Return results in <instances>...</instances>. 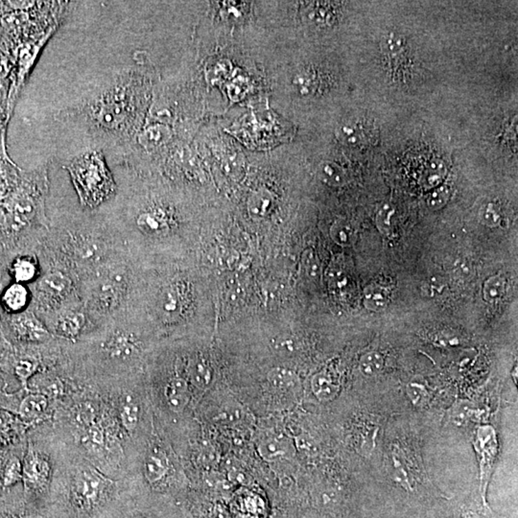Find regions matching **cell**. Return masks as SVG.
Listing matches in <instances>:
<instances>
[{
    "instance_id": "obj_8",
    "label": "cell",
    "mask_w": 518,
    "mask_h": 518,
    "mask_svg": "<svg viewBox=\"0 0 518 518\" xmlns=\"http://www.w3.org/2000/svg\"><path fill=\"white\" fill-rule=\"evenodd\" d=\"M165 397L171 411L182 413L190 400L189 388L187 381L182 377L172 378L166 385Z\"/></svg>"
},
{
    "instance_id": "obj_43",
    "label": "cell",
    "mask_w": 518,
    "mask_h": 518,
    "mask_svg": "<svg viewBox=\"0 0 518 518\" xmlns=\"http://www.w3.org/2000/svg\"><path fill=\"white\" fill-rule=\"evenodd\" d=\"M0 160L11 163V160H10L8 155H7L6 149H5L3 128H2L1 121H0Z\"/></svg>"
},
{
    "instance_id": "obj_39",
    "label": "cell",
    "mask_w": 518,
    "mask_h": 518,
    "mask_svg": "<svg viewBox=\"0 0 518 518\" xmlns=\"http://www.w3.org/2000/svg\"><path fill=\"white\" fill-rule=\"evenodd\" d=\"M407 395L415 406H422L428 402V391L424 384L417 381H413L408 384Z\"/></svg>"
},
{
    "instance_id": "obj_19",
    "label": "cell",
    "mask_w": 518,
    "mask_h": 518,
    "mask_svg": "<svg viewBox=\"0 0 518 518\" xmlns=\"http://www.w3.org/2000/svg\"><path fill=\"white\" fill-rule=\"evenodd\" d=\"M319 179L324 185L332 187H341L348 182L346 171L338 163L333 161H324L318 169Z\"/></svg>"
},
{
    "instance_id": "obj_34",
    "label": "cell",
    "mask_w": 518,
    "mask_h": 518,
    "mask_svg": "<svg viewBox=\"0 0 518 518\" xmlns=\"http://www.w3.org/2000/svg\"><path fill=\"white\" fill-rule=\"evenodd\" d=\"M273 351L282 356H293L299 351L300 343L293 335H280L273 340Z\"/></svg>"
},
{
    "instance_id": "obj_42",
    "label": "cell",
    "mask_w": 518,
    "mask_h": 518,
    "mask_svg": "<svg viewBox=\"0 0 518 518\" xmlns=\"http://www.w3.org/2000/svg\"><path fill=\"white\" fill-rule=\"evenodd\" d=\"M87 441L90 446L97 448L104 444V433L97 425L90 427L87 435Z\"/></svg>"
},
{
    "instance_id": "obj_18",
    "label": "cell",
    "mask_w": 518,
    "mask_h": 518,
    "mask_svg": "<svg viewBox=\"0 0 518 518\" xmlns=\"http://www.w3.org/2000/svg\"><path fill=\"white\" fill-rule=\"evenodd\" d=\"M336 136L342 143L351 147H358L366 143V132L362 124L349 121L338 127Z\"/></svg>"
},
{
    "instance_id": "obj_25",
    "label": "cell",
    "mask_w": 518,
    "mask_h": 518,
    "mask_svg": "<svg viewBox=\"0 0 518 518\" xmlns=\"http://www.w3.org/2000/svg\"><path fill=\"white\" fill-rule=\"evenodd\" d=\"M170 130L165 126L156 125L146 129L139 136V143L143 147L153 149L160 147L170 138Z\"/></svg>"
},
{
    "instance_id": "obj_13",
    "label": "cell",
    "mask_w": 518,
    "mask_h": 518,
    "mask_svg": "<svg viewBox=\"0 0 518 518\" xmlns=\"http://www.w3.org/2000/svg\"><path fill=\"white\" fill-rule=\"evenodd\" d=\"M136 224L143 233L150 236H161L169 228L168 217L160 209L143 212L138 217Z\"/></svg>"
},
{
    "instance_id": "obj_23",
    "label": "cell",
    "mask_w": 518,
    "mask_h": 518,
    "mask_svg": "<svg viewBox=\"0 0 518 518\" xmlns=\"http://www.w3.org/2000/svg\"><path fill=\"white\" fill-rule=\"evenodd\" d=\"M447 168L442 160H435L430 161L424 168L422 176V183L427 189H433L442 185V180L446 178Z\"/></svg>"
},
{
    "instance_id": "obj_26",
    "label": "cell",
    "mask_w": 518,
    "mask_h": 518,
    "mask_svg": "<svg viewBox=\"0 0 518 518\" xmlns=\"http://www.w3.org/2000/svg\"><path fill=\"white\" fill-rule=\"evenodd\" d=\"M19 420L14 415L6 411H0V446H5L13 441L18 434Z\"/></svg>"
},
{
    "instance_id": "obj_5",
    "label": "cell",
    "mask_w": 518,
    "mask_h": 518,
    "mask_svg": "<svg viewBox=\"0 0 518 518\" xmlns=\"http://www.w3.org/2000/svg\"><path fill=\"white\" fill-rule=\"evenodd\" d=\"M14 329L19 339L27 342L41 343L50 338V331L32 313L23 312L17 315Z\"/></svg>"
},
{
    "instance_id": "obj_31",
    "label": "cell",
    "mask_w": 518,
    "mask_h": 518,
    "mask_svg": "<svg viewBox=\"0 0 518 518\" xmlns=\"http://www.w3.org/2000/svg\"><path fill=\"white\" fill-rule=\"evenodd\" d=\"M479 219L481 223L488 228H497L503 221L502 209L496 203H487L481 207Z\"/></svg>"
},
{
    "instance_id": "obj_37",
    "label": "cell",
    "mask_w": 518,
    "mask_h": 518,
    "mask_svg": "<svg viewBox=\"0 0 518 518\" xmlns=\"http://www.w3.org/2000/svg\"><path fill=\"white\" fill-rule=\"evenodd\" d=\"M395 214V207L390 204H383L377 210L375 215V225L376 228L381 234H387L390 233Z\"/></svg>"
},
{
    "instance_id": "obj_28",
    "label": "cell",
    "mask_w": 518,
    "mask_h": 518,
    "mask_svg": "<svg viewBox=\"0 0 518 518\" xmlns=\"http://www.w3.org/2000/svg\"><path fill=\"white\" fill-rule=\"evenodd\" d=\"M23 479V463L18 457H11L5 464L3 474H2V484L5 488H10Z\"/></svg>"
},
{
    "instance_id": "obj_15",
    "label": "cell",
    "mask_w": 518,
    "mask_h": 518,
    "mask_svg": "<svg viewBox=\"0 0 518 518\" xmlns=\"http://www.w3.org/2000/svg\"><path fill=\"white\" fill-rule=\"evenodd\" d=\"M48 400L45 395L40 393H29L23 398L19 407V415L25 422L35 420L45 412Z\"/></svg>"
},
{
    "instance_id": "obj_20",
    "label": "cell",
    "mask_w": 518,
    "mask_h": 518,
    "mask_svg": "<svg viewBox=\"0 0 518 518\" xmlns=\"http://www.w3.org/2000/svg\"><path fill=\"white\" fill-rule=\"evenodd\" d=\"M188 375L192 384L200 388L209 387L212 380V370L206 359H192L188 365Z\"/></svg>"
},
{
    "instance_id": "obj_14",
    "label": "cell",
    "mask_w": 518,
    "mask_h": 518,
    "mask_svg": "<svg viewBox=\"0 0 518 518\" xmlns=\"http://www.w3.org/2000/svg\"><path fill=\"white\" fill-rule=\"evenodd\" d=\"M269 384L275 391L282 393L293 392L300 387V378L295 371L286 368H275L269 371Z\"/></svg>"
},
{
    "instance_id": "obj_30",
    "label": "cell",
    "mask_w": 518,
    "mask_h": 518,
    "mask_svg": "<svg viewBox=\"0 0 518 518\" xmlns=\"http://www.w3.org/2000/svg\"><path fill=\"white\" fill-rule=\"evenodd\" d=\"M451 197V190L448 185H439V187L430 190L429 194L427 195L426 206L432 211H438L444 209L449 202Z\"/></svg>"
},
{
    "instance_id": "obj_1",
    "label": "cell",
    "mask_w": 518,
    "mask_h": 518,
    "mask_svg": "<svg viewBox=\"0 0 518 518\" xmlns=\"http://www.w3.org/2000/svg\"><path fill=\"white\" fill-rule=\"evenodd\" d=\"M72 183L85 207H95L107 201L116 190V183L101 153L83 154L67 166Z\"/></svg>"
},
{
    "instance_id": "obj_36",
    "label": "cell",
    "mask_w": 518,
    "mask_h": 518,
    "mask_svg": "<svg viewBox=\"0 0 518 518\" xmlns=\"http://www.w3.org/2000/svg\"><path fill=\"white\" fill-rule=\"evenodd\" d=\"M272 207V196L268 191H258L253 195L249 203L251 214L256 216H264L267 214Z\"/></svg>"
},
{
    "instance_id": "obj_29",
    "label": "cell",
    "mask_w": 518,
    "mask_h": 518,
    "mask_svg": "<svg viewBox=\"0 0 518 518\" xmlns=\"http://www.w3.org/2000/svg\"><path fill=\"white\" fill-rule=\"evenodd\" d=\"M506 291V280L501 276H493L483 285V298L488 302L502 299Z\"/></svg>"
},
{
    "instance_id": "obj_35",
    "label": "cell",
    "mask_w": 518,
    "mask_h": 518,
    "mask_svg": "<svg viewBox=\"0 0 518 518\" xmlns=\"http://www.w3.org/2000/svg\"><path fill=\"white\" fill-rule=\"evenodd\" d=\"M295 87L300 94L310 95L317 89L318 80L316 74L311 70H304L298 73L294 79Z\"/></svg>"
},
{
    "instance_id": "obj_41",
    "label": "cell",
    "mask_w": 518,
    "mask_h": 518,
    "mask_svg": "<svg viewBox=\"0 0 518 518\" xmlns=\"http://www.w3.org/2000/svg\"><path fill=\"white\" fill-rule=\"evenodd\" d=\"M495 447L496 442L493 441L490 446H484L482 444V448L479 450L482 451V474L484 477H488V474L490 473V468H492L493 459L495 455Z\"/></svg>"
},
{
    "instance_id": "obj_21",
    "label": "cell",
    "mask_w": 518,
    "mask_h": 518,
    "mask_svg": "<svg viewBox=\"0 0 518 518\" xmlns=\"http://www.w3.org/2000/svg\"><path fill=\"white\" fill-rule=\"evenodd\" d=\"M364 304L370 311H384L388 305L387 291L377 284L368 286L364 291Z\"/></svg>"
},
{
    "instance_id": "obj_4",
    "label": "cell",
    "mask_w": 518,
    "mask_h": 518,
    "mask_svg": "<svg viewBox=\"0 0 518 518\" xmlns=\"http://www.w3.org/2000/svg\"><path fill=\"white\" fill-rule=\"evenodd\" d=\"M104 478L94 469L87 468L77 474L74 490L78 499L85 504L96 502L104 488Z\"/></svg>"
},
{
    "instance_id": "obj_16",
    "label": "cell",
    "mask_w": 518,
    "mask_h": 518,
    "mask_svg": "<svg viewBox=\"0 0 518 518\" xmlns=\"http://www.w3.org/2000/svg\"><path fill=\"white\" fill-rule=\"evenodd\" d=\"M11 275L14 282L26 285L27 283L33 282L38 277V263L32 256H19L12 264Z\"/></svg>"
},
{
    "instance_id": "obj_45",
    "label": "cell",
    "mask_w": 518,
    "mask_h": 518,
    "mask_svg": "<svg viewBox=\"0 0 518 518\" xmlns=\"http://www.w3.org/2000/svg\"><path fill=\"white\" fill-rule=\"evenodd\" d=\"M139 518H143V517H139Z\"/></svg>"
},
{
    "instance_id": "obj_40",
    "label": "cell",
    "mask_w": 518,
    "mask_h": 518,
    "mask_svg": "<svg viewBox=\"0 0 518 518\" xmlns=\"http://www.w3.org/2000/svg\"><path fill=\"white\" fill-rule=\"evenodd\" d=\"M405 45H406V40L404 37L395 32L388 34L383 38V50L388 53H398L405 48Z\"/></svg>"
},
{
    "instance_id": "obj_24",
    "label": "cell",
    "mask_w": 518,
    "mask_h": 518,
    "mask_svg": "<svg viewBox=\"0 0 518 518\" xmlns=\"http://www.w3.org/2000/svg\"><path fill=\"white\" fill-rule=\"evenodd\" d=\"M258 451L266 460H275L284 456L286 448L280 437L268 435L259 439Z\"/></svg>"
},
{
    "instance_id": "obj_6",
    "label": "cell",
    "mask_w": 518,
    "mask_h": 518,
    "mask_svg": "<svg viewBox=\"0 0 518 518\" xmlns=\"http://www.w3.org/2000/svg\"><path fill=\"white\" fill-rule=\"evenodd\" d=\"M23 480L33 486H41L50 476V466L35 451H29L23 463Z\"/></svg>"
},
{
    "instance_id": "obj_9",
    "label": "cell",
    "mask_w": 518,
    "mask_h": 518,
    "mask_svg": "<svg viewBox=\"0 0 518 518\" xmlns=\"http://www.w3.org/2000/svg\"><path fill=\"white\" fill-rule=\"evenodd\" d=\"M169 470V461L163 450L154 448L149 452L144 464V475L149 483L160 482Z\"/></svg>"
},
{
    "instance_id": "obj_44",
    "label": "cell",
    "mask_w": 518,
    "mask_h": 518,
    "mask_svg": "<svg viewBox=\"0 0 518 518\" xmlns=\"http://www.w3.org/2000/svg\"><path fill=\"white\" fill-rule=\"evenodd\" d=\"M231 413H233V412H229H229H227L226 414H231ZM229 415H227L226 417H225V419H229Z\"/></svg>"
},
{
    "instance_id": "obj_38",
    "label": "cell",
    "mask_w": 518,
    "mask_h": 518,
    "mask_svg": "<svg viewBox=\"0 0 518 518\" xmlns=\"http://www.w3.org/2000/svg\"><path fill=\"white\" fill-rule=\"evenodd\" d=\"M37 368L38 365L35 361L29 360V359H21L14 366V373L23 388H28L29 380L35 375Z\"/></svg>"
},
{
    "instance_id": "obj_10",
    "label": "cell",
    "mask_w": 518,
    "mask_h": 518,
    "mask_svg": "<svg viewBox=\"0 0 518 518\" xmlns=\"http://www.w3.org/2000/svg\"><path fill=\"white\" fill-rule=\"evenodd\" d=\"M84 314L79 311H67L60 315L54 324V331L58 335L70 340L76 339L85 324Z\"/></svg>"
},
{
    "instance_id": "obj_32",
    "label": "cell",
    "mask_w": 518,
    "mask_h": 518,
    "mask_svg": "<svg viewBox=\"0 0 518 518\" xmlns=\"http://www.w3.org/2000/svg\"><path fill=\"white\" fill-rule=\"evenodd\" d=\"M121 419L124 428L133 432L136 428L139 420L138 405L132 398H127L121 410Z\"/></svg>"
},
{
    "instance_id": "obj_33",
    "label": "cell",
    "mask_w": 518,
    "mask_h": 518,
    "mask_svg": "<svg viewBox=\"0 0 518 518\" xmlns=\"http://www.w3.org/2000/svg\"><path fill=\"white\" fill-rule=\"evenodd\" d=\"M302 265L305 275L310 280H318L321 277V263H320L316 251L312 250V249H307L302 253Z\"/></svg>"
},
{
    "instance_id": "obj_27",
    "label": "cell",
    "mask_w": 518,
    "mask_h": 518,
    "mask_svg": "<svg viewBox=\"0 0 518 518\" xmlns=\"http://www.w3.org/2000/svg\"><path fill=\"white\" fill-rule=\"evenodd\" d=\"M385 361L382 354L378 351H370L364 354L359 361V370L365 376H375L382 371Z\"/></svg>"
},
{
    "instance_id": "obj_11",
    "label": "cell",
    "mask_w": 518,
    "mask_h": 518,
    "mask_svg": "<svg viewBox=\"0 0 518 518\" xmlns=\"http://www.w3.org/2000/svg\"><path fill=\"white\" fill-rule=\"evenodd\" d=\"M312 392L322 402H331L339 392V383L329 371H322L313 376Z\"/></svg>"
},
{
    "instance_id": "obj_22",
    "label": "cell",
    "mask_w": 518,
    "mask_h": 518,
    "mask_svg": "<svg viewBox=\"0 0 518 518\" xmlns=\"http://www.w3.org/2000/svg\"><path fill=\"white\" fill-rule=\"evenodd\" d=\"M329 234L334 243L341 247L353 246L356 239L355 229L353 225L344 219L336 220L334 222Z\"/></svg>"
},
{
    "instance_id": "obj_7",
    "label": "cell",
    "mask_w": 518,
    "mask_h": 518,
    "mask_svg": "<svg viewBox=\"0 0 518 518\" xmlns=\"http://www.w3.org/2000/svg\"><path fill=\"white\" fill-rule=\"evenodd\" d=\"M30 291L25 284L14 282L10 284L2 294L1 302L6 311L12 314L25 312L30 302Z\"/></svg>"
},
{
    "instance_id": "obj_2",
    "label": "cell",
    "mask_w": 518,
    "mask_h": 518,
    "mask_svg": "<svg viewBox=\"0 0 518 518\" xmlns=\"http://www.w3.org/2000/svg\"><path fill=\"white\" fill-rule=\"evenodd\" d=\"M39 204L40 201L27 190L14 193L6 204L12 225L19 227L32 221L40 210Z\"/></svg>"
},
{
    "instance_id": "obj_3",
    "label": "cell",
    "mask_w": 518,
    "mask_h": 518,
    "mask_svg": "<svg viewBox=\"0 0 518 518\" xmlns=\"http://www.w3.org/2000/svg\"><path fill=\"white\" fill-rule=\"evenodd\" d=\"M105 353L112 360H131L138 354L139 343L134 334L116 331L111 334L102 346Z\"/></svg>"
},
{
    "instance_id": "obj_12",
    "label": "cell",
    "mask_w": 518,
    "mask_h": 518,
    "mask_svg": "<svg viewBox=\"0 0 518 518\" xmlns=\"http://www.w3.org/2000/svg\"><path fill=\"white\" fill-rule=\"evenodd\" d=\"M185 298L179 285H171L161 295L160 300V314L166 319H175L183 311Z\"/></svg>"
},
{
    "instance_id": "obj_17",
    "label": "cell",
    "mask_w": 518,
    "mask_h": 518,
    "mask_svg": "<svg viewBox=\"0 0 518 518\" xmlns=\"http://www.w3.org/2000/svg\"><path fill=\"white\" fill-rule=\"evenodd\" d=\"M72 287V282L62 273H50L41 278V293L52 298L63 297Z\"/></svg>"
}]
</instances>
